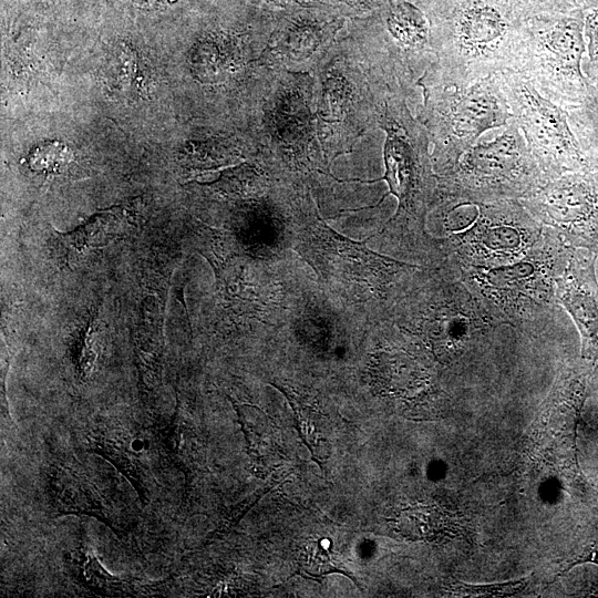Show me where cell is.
I'll list each match as a JSON object with an SVG mask.
<instances>
[{
	"label": "cell",
	"mask_w": 598,
	"mask_h": 598,
	"mask_svg": "<svg viewBox=\"0 0 598 598\" xmlns=\"http://www.w3.org/2000/svg\"><path fill=\"white\" fill-rule=\"evenodd\" d=\"M426 10L432 64L445 76L475 81L515 70L527 19L516 0H432Z\"/></svg>",
	"instance_id": "6da1fadb"
},
{
	"label": "cell",
	"mask_w": 598,
	"mask_h": 598,
	"mask_svg": "<svg viewBox=\"0 0 598 598\" xmlns=\"http://www.w3.org/2000/svg\"><path fill=\"white\" fill-rule=\"evenodd\" d=\"M85 440L89 451L109 461L130 481L144 505L151 502L156 485L154 470L164 457L158 432L151 434L138 423L101 420L90 426Z\"/></svg>",
	"instance_id": "8fae6325"
},
{
	"label": "cell",
	"mask_w": 598,
	"mask_h": 598,
	"mask_svg": "<svg viewBox=\"0 0 598 598\" xmlns=\"http://www.w3.org/2000/svg\"><path fill=\"white\" fill-rule=\"evenodd\" d=\"M416 85L423 94L416 117L427 132L433 146L432 163L440 174L451 169L486 131L505 127L514 121L499 74L457 81L431 63Z\"/></svg>",
	"instance_id": "7a4b0ae2"
},
{
	"label": "cell",
	"mask_w": 598,
	"mask_h": 598,
	"mask_svg": "<svg viewBox=\"0 0 598 598\" xmlns=\"http://www.w3.org/2000/svg\"><path fill=\"white\" fill-rule=\"evenodd\" d=\"M358 32L336 37L313 71L315 120L318 143L327 169L375 124L367 76V56Z\"/></svg>",
	"instance_id": "3957f363"
},
{
	"label": "cell",
	"mask_w": 598,
	"mask_h": 598,
	"mask_svg": "<svg viewBox=\"0 0 598 598\" xmlns=\"http://www.w3.org/2000/svg\"><path fill=\"white\" fill-rule=\"evenodd\" d=\"M127 7L137 11L153 13L163 12L178 6L181 0H120Z\"/></svg>",
	"instance_id": "44dd1931"
},
{
	"label": "cell",
	"mask_w": 598,
	"mask_h": 598,
	"mask_svg": "<svg viewBox=\"0 0 598 598\" xmlns=\"http://www.w3.org/2000/svg\"><path fill=\"white\" fill-rule=\"evenodd\" d=\"M351 17L326 9L280 11L266 48L258 59L269 70L301 73L310 62L313 70L322 53Z\"/></svg>",
	"instance_id": "30bf717a"
},
{
	"label": "cell",
	"mask_w": 598,
	"mask_h": 598,
	"mask_svg": "<svg viewBox=\"0 0 598 598\" xmlns=\"http://www.w3.org/2000/svg\"><path fill=\"white\" fill-rule=\"evenodd\" d=\"M68 162V153L63 145L48 142L39 145L30 155V165L34 169L56 172Z\"/></svg>",
	"instance_id": "ffe728a7"
},
{
	"label": "cell",
	"mask_w": 598,
	"mask_h": 598,
	"mask_svg": "<svg viewBox=\"0 0 598 598\" xmlns=\"http://www.w3.org/2000/svg\"><path fill=\"white\" fill-rule=\"evenodd\" d=\"M158 436L165 460L184 473L189 486L197 465V437L190 415L179 399L169 422L158 430Z\"/></svg>",
	"instance_id": "5bb4252c"
},
{
	"label": "cell",
	"mask_w": 598,
	"mask_h": 598,
	"mask_svg": "<svg viewBox=\"0 0 598 598\" xmlns=\"http://www.w3.org/2000/svg\"><path fill=\"white\" fill-rule=\"evenodd\" d=\"M567 114L590 165L598 171V94L581 106L567 111Z\"/></svg>",
	"instance_id": "2e32d148"
},
{
	"label": "cell",
	"mask_w": 598,
	"mask_h": 598,
	"mask_svg": "<svg viewBox=\"0 0 598 598\" xmlns=\"http://www.w3.org/2000/svg\"><path fill=\"white\" fill-rule=\"evenodd\" d=\"M585 38L588 58L582 70L592 94H598V8L585 12Z\"/></svg>",
	"instance_id": "d6986e66"
},
{
	"label": "cell",
	"mask_w": 598,
	"mask_h": 598,
	"mask_svg": "<svg viewBox=\"0 0 598 598\" xmlns=\"http://www.w3.org/2000/svg\"><path fill=\"white\" fill-rule=\"evenodd\" d=\"M596 255L574 250L564 274L557 279L556 296L573 317L581 336L582 357L598 360V281Z\"/></svg>",
	"instance_id": "7c38bea8"
},
{
	"label": "cell",
	"mask_w": 598,
	"mask_h": 598,
	"mask_svg": "<svg viewBox=\"0 0 598 598\" xmlns=\"http://www.w3.org/2000/svg\"><path fill=\"white\" fill-rule=\"evenodd\" d=\"M598 256V171L569 172L546 181L518 200Z\"/></svg>",
	"instance_id": "9c48e42d"
},
{
	"label": "cell",
	"mask_w": 598,
	"mask_h": 598,
	"mask_svg": "<svg viewBox=\"0 0 598 598\" xmlns=\"http://www.w3.org/2000/svg\"><path fill=\"white\" fill-rule=\"evenodd\" d=\"M124 221L114 210L100 212L85 224L66 234L58 233L60 244L65 252H82L86 249L101 247L122 236Z\"/></svg>",
	"instance_id": "9a60e30c"
},
{
	"label": "cell",
	"mask_w": 598,
	"mask_h": 598,
	"mask_svg": "<svg viewBox=\"0 0 598 598\" xmlns=\"http://www.w3.org/2000/svg\"><path fill=\"white\" fill-rule=\"evenodd\" d=\"M115 474L96 460L58 456L45 473L49 501L59 515H87L122 537L135 524V511Z\"/></svg>",
	"instance_id": "ba28073f"
},
{
	"label": "cell",
	"mask_w": 598,
	"mask_h": 598,
	"mask_svg": "<svg viewBox=\"0 0 598 598\" xmlns=\"http://www.w3.org/2000/svg\"><path fill=\"white\" fill-rule=\"evenodd\" d=\"M301 570L309 576L320 577L333 571H342L331 549L320 542L308 543L299 558Z\"/></svg>",
	"instance_id": "ac0fdd59"
},
{
	"label": "cell",
	"mask_w": 598,
	"mask_h": 598,
	"mask_svg": "<svg viewBox=\"0 0 598 598\" xmlns=\"http://www.w3.org/2000/svg\"><path fill=\"white\" fill-rule=\"evenodd\" d=\"M291 234L295 250L317 276L343 289L382 295L399 272L413 265L371 250L363 241L332 229L319 215L309 193L291 200Z\"/></svg>",
	"instance_id": "277c9868"
},
{
	"label": "cell",
	"mask_w": 598,
	"mask_h": 598,
	"mask_svg": "<svg viewBox=\"0 0 598 598\" xmlns=\"http://www.w3.org/2000/svg\"><path fill=\"white\" fill-rule=\"evenodd\" d=\"M585 12L538 14L525 20L515 71L566 111L594 94L584 74Z\"/></svg>",
	"instance_id": "8992f818"
},
{
	"label": "cell",
	"mask_w": 598,
	"mask_h": 598,
	"mask_svg": "<svg viewBox=\"0 0 598 598\" xmlns=\"http://www.w3.org/2000/svg\"><path fill=\"white\" fill-rule=\"evenodd\" d=\"M114 48V60H110L109 74L116 83H120L118 89L128 91L138 80L137 55L125 41L117 42Z\"/></svg>",
	"instance_id": "e0dca14e"
},
{
	"label": "cell",
	"mask_w": 598,
	"mask_h": 598,
	"mask_svg": "<svg viewBox=\"0 0 598 598\" xmlns=\"http://www.w3.org/2000/svg\"><path fill=\"white\" fill-rule=\"evenodd\" d=\"M513 120L548 179L594 168L577 140L565 109L544 96L523 73L499 74Z\"/></svg>",
	"instance_id": "52a82bcc"
},
{
	"label": "cell",
	"mask_w": 598,
	"mask_h": 598,
	"mask_svg": "<svg viewBox=\"0 0 598 598\" xmlns=\"http://www.w3.org/2000/svg\"><path fill=\"white\" fill-rule=\"evenodd\" d=\"M589 560L595 563V564H598V548L596 550L592 551V554L589 556Z\"/></svg>",
	"instance_id": "7402d4cb"
},
{
	"label": "cell",
	"mask_w": 598,
	"mask_h": 598,
	"mask_svg": "<svg viewBox=\"0 0 598 598\" xmlns=\"http://www.w3.org/2000/svg\"><path fill=\"white\" fill-rule=\"evenodd\" d=\"M65 557L75 581L96 596L136 597L155 591V585H146L137 579L122 578L107 571L84 538Z\"/></svg>",
	"instance_id": "4fadbf2b"
},
{
	"label": "cell",
	"mask_w": 598,
	"mask_h": 598,
	"mask_svg": "<svg viewBox=\"0 0 598 598\" xmlns=\"http://www.w3.org/2000/svg\"><path fill=\"white\" fill-rule=\"evenodd\" d=\"M548 177L513 121L491 141L473 144L439 178V197L461 202L519 200Z\"/></svg>",
	"instance_id": "5b68a950"
}]
</instances>
